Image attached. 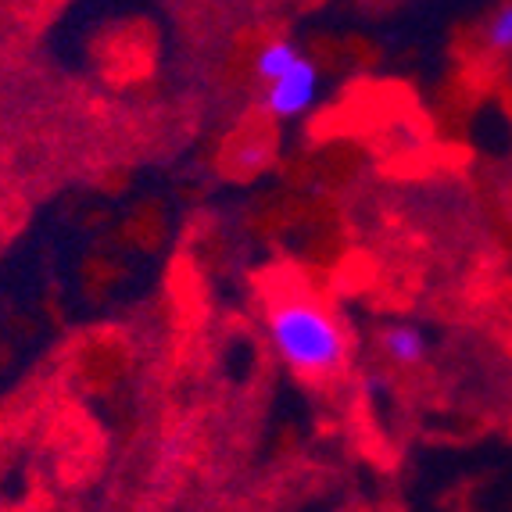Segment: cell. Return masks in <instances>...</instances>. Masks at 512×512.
Masks as SVG:
<instances>
[{"instance_id":"obj_1","label":"cell","mask_w":512,"mask_h":512,"mask_svg":"<svg viewBox=\"0 0 512 512\" xmlns=\"http://www.w3.org/2000/svg\"><path fill=\"white\" fill-rule=\"evenodd\" d=\"M265 333L276 355L301 376H333L348 362V333L319 301L287 298L273 305Z\"/></svg>"},{"instance_id":"obj_2","label":"cell","mask_w":512,"mask_h":512,"mask_svg":"<svg viewBox=\"0 0 512 512\" xmlns=\"http://www.w3.org/2000/svg\"><path fill=\"white\" fill-rule=\"evenodd\" d=\"M316 97H319V65L305 54L291 72H283L276 83L265 86L262 108L269 111L276 122H294V119H301L305 111H312Z\"/></svg>"},{"instance_id":"obj_3","label":"cell","mask_w":512,"mask_h":512,"mask_svg":"<svg viewBox=\"0 0 512 512\" xmlns=\"http://www.w3.org/2000/svg\"><path fill=\"white\" fill-rule=\"evenodd\" d=\"M380 348H384L387 362L398 369H416L427 362L430 355V341L423 326L416 323H387L380 330Z\"/></svg>"},{"instance_id":"obj_4","label":"cell","mask_w":512,"mask_h":512,"mask_svg":"<svg viewBox=\"0 0 512 512\" xmlns=\"http://www.w3.org/2000/svg\"><path fill=\"white\" fill-rule=\"evenodd\" d=\"M301 58H305V51H301V43L294 40V36H273V40H265L255 51L251 69H255V76L269 86V83H276L283 72H291Z\"/></svg>"},{"instance_id":"obj_5","label":"cell","mask_w":512,"mask_h":512,"mask_svg":"<svg viewBox=\"0 0 512 512\" xmlns=\"http://www.w3.org/2000/svg\"><path fill=\"white\" fill-rule=\"evenodd\" d=\"M484 47L491 54H512V4H498L484 22Z\"/></svg>"}]
</instances>
